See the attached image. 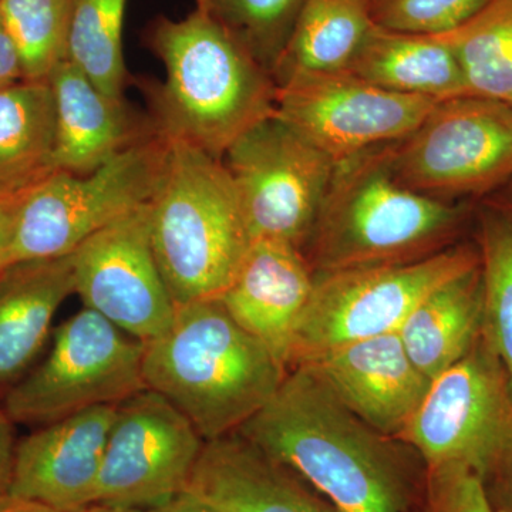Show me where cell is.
Wrapping results in <instances>:
<instances>
[{"instance_id": "obj_1", "label": "cell", "mask_w": 512, "mask_h": 512, "mask_svg": "<svg viewBox=\"0 0 512 512\" xmlns=\"http://www.w3.org/2000/svg\"><path fill=\"white\" fill-rule=\"evenodd\" d=\"M237 433L322 491L339 512L407 511L399 450L311 367L286 373L274 397Z\"/></svg>"}, {"instance_id": "obj_2", "label": "cell", "mask_w": 512, "mask_h": 512, "mask_svg": "<svg viewBox=\"0 0 512 512\" xmlns=\"http://www.w3.org/2000/svg\"><path fill=\"white\" fill-rule=\"evenodd\" d=\"M150 45L165 72L163 82L150 89V120L165 141L222 160L245 131L274 116V77L207 3L198 0L184 19H158Z\"/></svg>"}, {"instance_id": "obj_3", "label": "cell", "mask_w": 512, "mask_h": 512, "mask_svg": "<svg viewBox=\"0 0 512 512\" xmlns=\"http://www.w3.org/2000/svg\"><path fill=\"white\" fill-rule=\"evenodd\" d=\"M286 367L217 298L177 306L163 335L144 343L143 377L204 441L237 433L284 382Z\"/></svg>"}, {"instance_id": "obj_4", "label": "cell", "mask_w": 512, "mask_h": 512, "mask_svg": "<svg viewBox=\"0 0 512 512\" xmlns=\"http://www.w3.org/2000/svg\"><path fill=\"white\" fill-rule=\"evenodd\" d=\"M464 215L400 183L386 144L335 164L303 248L313 272L403 264L446 249Z\"/></svg>"}, {"instance_id": "obj_5", "label": "cell", "mask_w": 512, "mask_h": 512, "mask_svg": "<svg viewBox=\"0 0 512 512\" xmlns=\"http://www.w3.org/2000/svg\"><path fill=\"white\" fill-rule=\"evenodd\" d=\"M150 237L175 305L218 298L227 289L252 239L220 158L167 141L150 200Z\"/></svg>"}, {"instance_id": "obj_6", "label": "cell", "mask_w": 512, "mask_h": 512, "mask_svg": "<svg viewBox=\"0 0 512 512\" xmlns=\"http://www.w3.org/2000/svg\"><path fill=\"white\" fill-rule=\"evenodd\" d=\"M167 141L154 133L93 173L55 171L16 208L10 264L74 254L90 237L148 204L163 170Z\"/></svg>"}, {"instance_id": "obj_7", "label": "cell", "mask_w": 512, "mask_h": 512, "mask_svg": "<svg viewBox=\"0 0 512 512\" xmlns=\"http://www.w3.org/2000/svg\"><path fill=\"white\" fill-rule=\"evenodd\" d=\"M480 264V254L451 247L403 264L313 272V288L293 338L295 366L329 350L399 332L430 292Z\"/></svg>"}, {"instance_id": "obj_8", "label": "cell", "mask_w": 512, "mask_h": 512, "mask_svg": "<svg viewBox=\"0 0 512 512\" xmlns=\"http://www.w3.org/2000/svg\"><path fill=\"white\" fill-rule=\"evenodd\" d=\"M144 343L84 308L60 323L45 359L8 394L2 409L15 424L40 427L117 404L147 389Z\"/></svg>"}, {"instance_id": "obj_9", "label": "cell", "mask_w": 512, "mask_h": 512, "mask_svg": "<svg viewBox=\"0 0 512 512\" xmlns=\"http://www.w3.org/2000/svg\"><path fill=\"white\" fill-rule=\"evenodd\" d=\"M393 173L412 190L454 202L512 181V104L457 96L434 104L409 136L390 144Z\"/></svg>"}, {"instance_id": "obj_10", "label": "cell", "mask_w": 512, "mask_h": 512, "mask_svg": "<svg viewBox=\"0 0 512 512\" xmlns=\"http://www.w3.org/2000/svg\"><path fill=\"white\" fill-rule=\"evenodd\" d=\"M222 163L237 188L252 241L272 239L303 249L335 161L274 114L237 138Z\"/></svg>"}, {"instance_id": "obj_11", "label": "cell", "mask_w": 512, "mask_h": 512, "mask_svg": "<svg viewBox=\"0 0 512 512\" xmlns=\"http://www.w3.org/2000/svg\"><path fill=\"white\" fill-rule=\"evenodd\" d=\"M490 346L468 350L430 384L400 437L431 470L458 467L483 477L512 450V396Z\"/></svg>"}, {"instance_id": "obj_12", "label": "cell", "mask_w": 512, "mask_h": 512, "mask_svg": "<svg viewBox=\"0 0 512 512\" xmlns=\"http://www.w3.org/2000/svg\"><path fill=\"white\" fill-rule=\"evenodd\" d=\"M276 86V116L335 163L409 136L437 103L389 92L349 70L293 73Z\"/></svg>"}, {"instance_id": "obj_13", "label": "cell", "mask_w": 512, "mask_h": 512, "mask_svg": "<svg viewBox=\"0 0 512 512\" xmlns=\"http://www.w3.org/2000/svg\"><path fill=\"white\" fill-rule=\"evenodd\" d=\"M205 441L170 400L143 389L117 404L96 504L151 510L183 493Z\"/></svg>"}, {"instance_id": "obj_14", "label": "cell", "mask_w": 512, "mask_h": 512, "mask_svg": "<svg viewBox=\"0 0 512 512\" xmlns=\"http://www.w3.org/2000/svg\"><path fill=\"white\" fill-rule=\"evenodd\" d=\"M74 293L140 342L163 335L175 305L154 255L150 202L94 234L74 251Z\"/></svg>"}, {"instance_id": "obj_15", "label": "cell", "mask_w": 512, "mask_h": 512, "mask_svg": "<svg viewBox=\"0 0 512 512\" xmlns=\"http://www.w3.org/2000/svg\"><path fill=\"white\" fill-rule=\"evenodd\" d=\"M116 407L72 414L36 427L19 440L9 495L63 512H82L96 504Z\"/></svg>"}, {"instance_id": "obj_16", "label": "cell", "mask_w": 512, "mask_h": 512, "mask_svg": "<svg viewBox=\"0 0 512 512\" xmlns=\"http://www.w3.org/2000/svg\"><path fill=\"white\" fill-rule=\"evenodd\" d=\"M298 365L311 367L357 417L387 437L403 433L431 384L410 360L399 332L349 343Z\"/></svg>"}, {"instance_id": "obj_17", "label": "cell", "mask_w": 512, "mask_h": 512, "mask_svg": "<svg viewBox=\"0 0 512 512\" xmlns=\"http://www.w3.org/2000/svg\"><path fill=\"white\" fill-rule=\"evenodd\" d=\"M312 288L313 269L302 249L288 242L255 239L217 299L288 367L296 326Z\"/></svg>"}, {"instance_id": "obj_18", "label": "cell", "mask_w": 512, "mask_h": 512, "mask_svg": "<svg viewBox=\"0 0 512 512\" xmlns=\"http://www.w3.org/2000/svg\"><path fill=\"white\" fill-rule=\"evenodd\" d=\"M47 80L55 101L56 171L93 173L157 133L150 119H138L124 99L104 93L70 60L60 63Z\"/></svg>"}, {"instance_id": "obj_19", "label": "cell", "mask_w": 512, "mask_h": 512, "mask_svg": "<svg viewBox=\"0 0 512 512\" xmlns=\"http://www.w3.org/2000/svg\"><path fill=\"white\" fill-rule=\"evenodd\" d=\"M184 491L218 512H332L238 433L205 441Z\"/></svg>"}, {"instance_id": "obj_20", "label": "cell", "mask_w": 512, "mask_h": 512, "mask_svg": "<svg viewBox=\"0 0 512 512\" xmlns=\"http://www.w3.org/2000/svg\"><path fill=\"white\" fill-rule=\"evenodd\" d=\"M74 293L73 255L10 264L0 274V400L23 379Z\"/></svg>"}, {"instance_id": "obj_21", "label": "cell", "mask_w": 512, "mask_h": 512, "mask_svg": "<svg viewBox=\"0 0 512 512\" xmlns=\"http://www.w3.org/2000/svg\"><path fill=\"white\" fill-rule=\"evenodd\" d=\"M484 322L480 264L430 292L399 330L414 366L433 382L477 342Z\"/></svg>"}, {"instance_id": "obj_22", "label": "cell", "mask_w": 512, "mask_h": 512, "mask_svg": "<svg viewBox=\"0 0 512 512\" xmlns=\"http://www.w3.org/2000/svg\"><path fill=\"white\" fill-rule=\"evenodd\" d=\"M348 70L404 96L440 101L464 93L456 57L437 36L393 32L375 25Z\"/></svg>"}, {"instance_id": "obj_23", "label": "cell", "mask_w": 512, "mask_h": 512, "mask_svg": "<svg viewBox=\"0 0 512 512\" xmlns=\"http://www.w3.org/2000/svg\"><path fill=\"white\" fill-rule=\"evenodd\" d=\"M55 101L49 80H20L0 90V198L55 173Z\"/></svg>"}, {"instance_id": "obj_24", "label": "cell", "mask_w": 512, "mask_h": 512, "mask_svg": "<svg viewBox=\"0 0 512 512\" xmlns=\"http://www.w3.org/2000/svg\"><path fill=\"white\" fill-rule=\"evenodd\" d=\"M375 25L369 0H305L275 83L293 73L348 70Z\"/></svg>"}, {"instance_id": "obj_25", "label": "cell", "mask_w": 512, "mask_h": 512, "mask_svg": "<svg viewBox=\"0 0 512 512\" xmlns=\"http://www.w3.org/2000/svg\"><path fill=\"white\" fill-rule=\"evenodd\" d=\"M437 37L460 66L463 96L511 99L512 0H490L463 25Z\"/></svg>"}, {"instance_id": "obj_26", "label": "cell", "mask_w": 512, "mask_h": 512, "mask_svg": "<svg viewBox=\"0 0 512 512\" xmlns=\"http://www.w3.org/2000/svg\"><path fill=\"white\" fill-rule=\"evenodd\" d=\"M127 0H73L67 60L99 89L124 99L127 69L123 30Z\"/></svg>"}, {"instance_id": "obj_27", "label": "cell", "mask_w": 512, "mask_h": 512, "mask_svg": "<svg viewBox=\"0 0 512 512\" xmlns=\"http://www.w3.org/2000/svg\"><path fill=\"white\" fill-rule=\"evenodd\" d=\"M72 8L73 0H0L23 80H47L67 60Z\"/></svg>"}, {"instance_id": "obj_28", "label": "cell", "mask_w": 512, "mask_h": 512, "mask_svg": "<svg viewBox=\"0 0 512 512\" xmlns=\"http://www.w3.org/2000/svg\"><path fill=\"white\" fill-rule=\"evenodd\" d=\"M480 268L488 346L503 363L512 396V215L491 211L481 228Z\"/></svg>"}, {"instance_id": "obj_29", "label": "cell", "mask_w": 512, "mask_h": 512, "mask_svg": "<svg viewBox=\"0 0 512 512\" xmlns=\"http://www.w3.org/2000/svg\"><path fill=\"white\" fill-rule=\"evenodd\" d=\"M303 5L305 0H221L208 6L249 55L274 77Z\"/></svg>"}, {"instance_id": "obj_30", "label": "cell", "mask_w": 512, "mask_h": 512, "mask_svg": "<svg viewBox=\"0 0 512 512\" xmlns=\"http://www.w3.org/2000/svg\"><path fill=\"white\" fill-rule=\"evenodd\" d=\"M490 0H369L380 28L437 36L463 25Z\"/></svg>"}, {"instance_id": "obj_31", "label": "cell", "mask_w": 512, "mask_h": 512, "mask_svg": "<svg viewBox=\"0 0 512 512\" xmlns=\"http://www.w3.org/2000/svg\"><path fill=\"white\" fill-rule=\"evenodd\" d=\"M431 507L433 512H493L483 477L458 467L433 470Z\"/></svg>"}, {"instance_id": "obj_32", "label": "cell", "mask_w": 512, "mask_h": 512, "mask_svg": "<svg viewBox=\"0 0 512 512\" xmlns=\"http://www.w3.org/2000/svg\"><path fill=\"white\" fill-rule=\"evenodd\" d=\"M15 426L5 410L0 407V498L9 494L15 464L16 441Z\"/></svg>"}, {"instance_id": "obj_33", "label": "cell", "mask_w": 512, "mask_h": 512, "mask_svg": "<svg viewBox=\"0 0 512 512\" xmlns=\"http://www.w3.org/2000/svg\"><path fill=\"white\" fill-rule=\"evenodd\" d=\"M23 80L18 52L0 19V90Z\"/></svg>"}, {"instance_id": "obj_34", "label": "cell", "mask_w": 512, "mask_h": 512, "mask_svg": "<svg viewBox=\"0 0 512 512\" xmlns=\"http://www.w3.org/2000/svg\"><path fill=\"white\" fill-rule=\"evenodd\" d=\"M19 197L20 194L0 198V274L10 265V244Z\"/></svg>"}, {"instance_id": "obj_35", "label": "cell", "mask_w": 512, "mask_h": 512, "mask_svg": "<svg viewBox=\"0 0 512 512\" xmlns=\"http://www.w3.org/2000/svg\"><path fill=\"white\" fill-rule=\"evenodd\" d=\"M147 512H218L204 501L198 500L194 495L185 493L178 494L173 500L168 501L160 507L151 508Z\"/></svg>"}, {"instance_id": "obj_36", "label": "cell", "mask_w": 512, "mask_h": 512, "mask_svg": "<svg viewBox=\"0 0 512 512\" xmlns=\"http://www.w3.org/2000/svg\"><path fill=\"white\" fill-rule=\"evenodd\" d=\"M0 512H63L55 508L47 507L45 504L35 503V501L23 500V498L5 495L0 498Z\"/></svg>"}, {"instance_id": "obj_37", "label": "cell", "mask_w": 512, "mask_h": 512, "mask_svg": "<svg viewBox=\"0 0 512 512\" xmlns=\"http://www.w3.org/2000/svg\"><path fill=\"white\" fill-rule=\"evenodd\" d=\"M82 512H147V510H138V508L117 507V505L93 504Z\"/></svg>"}, {"instance_id": "obj_38", "label": "cell", "mask_w": 512, "mask_h": 512, "mask_svg": "<svg viewBox=\"0 0 512 512\" xmlns=\"http://www.w3.org/2000/svg\"><path fill=\"white\" fill-rule=\"evenodd\" d=\"M201 2L207 3V5L215 6L217 3H220L221 0H201Z\"/></svg>"}, {"instance_id": "obj_39", "label": "cell", "mask_w": 512, "mask_h": 512, "mask_svg": "<svg viewBox=\"0 0 512 512\" xmlns=\"http://www.w3.org/2000/svg\"><path fill=\"white\" fill-rule=\"evenodd\" d=\"M508 103H511V104H512V96H511V99H510V100H508Z\"/></svg>"}]
</instances>
